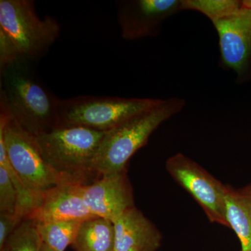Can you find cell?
I'll return each instance as SVG.
<instances>
[{"instance_id": "cell-1", "label": "cell", "mask_w": 251, "mask_h": 251, "mask_svg": "<svg viewBox=\"0 0 251 251\" xmlns=\"http://www.w3.org/2000/svg\"><path fill=\"white\" fill-rule=\"evenodd\" d=\"M29 63L21 59L0 74V99L14 120L37 136L57 126L59 99L34 75Z\"/></svg>"}, {"instance_id": "cell-2", "label": "cell", "mask_w": 251, "mask_h": 251, "mask_svg": "<svg viewBox=\"0 0 251 251\" xmlns=\"http://www.w3.org/2000/svg\"><path fill=\"white\" fill-rule=\"evenodd\" d=\"M185 105L184 99L179 97L161 99L152 108L105 131L94 158V173L103 175L125 171L130 158L148 143L150 135Z\"/></svg>"}, {"instance_id": "cell-3", "label": "cell", "mask_w": 251, "mask_h": 251, "mask_svg": "<svg viewBox=\"0 0 251 251\" xmlns=\"http://www.w3.org/2000/svg\"><path fill=\"white\" fill-rule=\"evenodd\" d=\"M105 131L80 126H57L36 136L49 166L73 182L85 184Z\"/></svg>"}, {"instance_id": "cell-4", "label": "cell", "mask_w": 251, "mask_h": 251, "mask_svg": "<svg viewBox=\"0 0 251 251\" xmlns=\"http://www.w3.org/2000/svg\"><path fill=\"white\" fill-rule=\"evenodd\" d=\"M0 141L4 143L10 164L28 189L41 199L51 188L73 182L54 171L41 153L35 135L11 116L0 99Z\"/></svg>"}, {"instance_id": "cell-5", "label": "cell", "mask_w": 251, "mask_h": 251, "mask_svg": "<svg viewBox=\"0 0 251 251\" xmlns=\"http://www.w3.org/2000/svg\"><path fill=\"white\" fill-rule=\"evenodd\" d=\"M161 100L95 96L59 99L57 126H80L108 131L137 114L152 108Z\"/></svg>"}, {"instance_id": "cell-6", "label": "cell", "mask_w": 251, "mask_h": 251, "mask_svg": "<svg viewBox=\"0 0 251 251\" xmlns=\"http://www.w3.org/2000/svg\"><path fill=\"white\" fill-rule=\"evenodd\" d=\"M0 28L14 43L23 60L29 62L47 53L61 31L55 18L39 17L31 0H0Z\"/></svg>"}, {"instance_id": "cell-7", "label": "cell", "mask_w": 251, "mask_h": 251, "mask_svg": "<svg viewBox=\"0 0 251 251\" xmlns=\"http://www.w3.org/2000/svg\"><path fill=\"white\" fill-rule=\"evenodd\" d=\"M167 169L202 206L209 219L228 226L226 214L227 188L181 153L168 160Z\"/></svg>"}, {"instance_id": "cell-8", "label": "cell", "mask_w": 251, "mask_h": 251, "mask_svg": "<svg viewBox=\"0 0 251 251\" xmlns=\"http://www.w3.org/2000/svg\"><path fill=\"white\" fill-rule=\"evenodd\" d=\"M182 0H124L117 1V21L125 40L155 37L168 18L182 11Z\"/></svg>"}, {"instance_id": "cell-9", "label": "cell", "mask_w": 251, "mask_h": 251, "mask_svg": "<svg viewBox=\"0 0 251 251\" xmlns=\"http://www.w3.org/2000/svg\"><path fill=\"white\" fill-rule=\"evenodd\" d=\"M214 25L218 36L221 63L245 80L251 72V9L242 1V6L228 18Z\"/></svg>"}, {"instance_id": "cell-10", "label": "cell", "mask_w": 251, "mask_h": 251, "mask_svg": "<svg viewBox=\"0 0 251 251\" xmlns=\"http://www.w3.org/2000/svg\"><path fill=\"white\" fill-rule=\"evenodd\" d=\"M91 184H83L82 195L91 212L114 223L133 207V196L125 171L101 175Z\"/></svg>"}, {"instance_id": "cell-11", "label": "cell", "mask_w": 251, "mask_h": 251, "mask_svg": "<svg viewBox=\"0 0 251 251\" xmlns=\"http://www.w3.org/2000/svg\"><path fill=\"white\" fill-rule=\"evenodd\" d=\"M80 183H68L51 188L43 196L40 205L27 218L36 224L85 221L97 217L86 204Z\"/></svg>"}, {"instance_id": "cell-12", "label": "cell", "mask_w": 251, "mask_h": 251, "mask_svg": "<svg viewBox=\"0 0 251 251\" xmlns=\"http://www.w3.org/2000/svg\"><path fill=\"white\" fill-rule=\"evenodd\" d=\"M113 224L114 251H156L161 247L159 231L134 206L126 211Z\"/></svg>"}, {"instance_id": "cell-13", "label": "cell", "mask_w": 251, "mask_h": 251, "mask_svg": "<svg viewBox=\"0 0 251 251\" xmlns=\"http://www.w3.org/2000/svg\"><path fill=\"white\" fill-rule=\"evenodd\" d=\"M72 247L74 251H114L113 223L100 217L85 220Z\"/></svg>"}, {"instance_id": "cell-14", "label": "cell", "mask_w": 251, "mask_h": 251, "mask_svg": "<svg viewBox=\"0 0 251 251\" xmlns=\"http://www.w3.org/2000/svg\"><path fill=\"white\" fill-rule=\"evenodd\" d=\"M226 214L229 227L240 241L242 251H251V204L244 193L227 188Z\"/></svg>"}, {"instance_id": "cell-15", "label": "cell", "mask_w": 251, "mask_h": 251, "mask_svg": "<svg viewBox=\"0 0 251 251\" xmlns=\"http://www.w3.org/2000/svg\"><path fill=\"white\" fill-rule=\"evenodd\" d=\"M83 221L36 224L41 240L54 251H65L72 246Z\"/></svg>"}, {"instance_id": "cell-16", "label": "cell", "mask_w": 251, "mask_h": 251, "mask_svg": "<svg viewBox=\"0 0 251 251\" xmlns=\"http://www.w3.org/2000/svg\"><path fill=\"white\" fill-rule=\"evenodd\" d=\"M242 1L237 0H182L181 9L197 11L209 18L211 23L221 21L237 13Z\"/></svg>"}, {"instance_id": "cell-17", "label": "cell", "mask_w": 251, "mask_h": 251, "mask_svg": "<svg viewBox=\"0 0 251 251\" xmlns=\"http://www.w3.org/2000/svg\"><path fill=\"white\" fill-rule=\"evenodd\" d=\"M9 251H41V240L36 223L24 219L5 244Z\"/></svg>"}, {"instance_id": "cell-18", "label": "cell", "mask_w": 251, "mask_h": 251, "mask_svg": "<svg viewBox=\"0 0 251 251\" xmlns=\"http://www.w3.org/2000/svg\"><path fill=\"white\" fill-rule=\"evenodd\" d=\"M17 207V191L6 168L0 166V213L16 214Z\"/></svg>"}, {"instance_id": "cell-19", "label": "cell", "mask_w": 251, "mask_h": 251, "mask_svg": "<svg viewBox=\"0 0 251 251\" xmlns=\"http://www.w3.org/2000/svg\"><path fill=\"white\" fill-rule=\"evenodd\" d=\"M21 59L22 57L18 48L0 28V74Z\"/></svg>"}, {"instance_id": "cell-20", "label": "cell", "mask_w": 251, "mask_h": 251, "mask_svg": "<svg viewBox=\"0 0 251 251\" xmlns=\"http://www.w3.org/2000/svg\"><path fill=\"white\" fill-rule=\"evenodd\" d=\"M23 220L16 214L0 213V250Z\"/></svg>"}, {"instance_id": "cell-21", "label": "cell", "mask_w": 251, "mask_h": 251, "mask_svg": "<svg viewBox=\"0 0 251 251\" xmlns=\"http://www.w3.org/2000/svg\"><path fill=\"white\" fill-rule=\"evenodd\" d=\"M243 193H244V194H245V196H247L249 202H250L251 204V186L250 188L246 189Z\"/></svg>"}, {"instance_id": "cell-22", "label": "cell", "mask_w": 251, "mask_h": 251, "mask_svg": "<svg viewBox=\"0 0 251 251\" xmlns=\"http://www.w3.org/2000/svg\"><path fill=\"white\" fill-rule=\"evenodd\" d=\"M41 251H54L53 250H52V249H50L49 247H47V246L46 245V244H44V243H43V246H42V249H41Z\"/></svg>"}, {"instance_id": "cell-23", "label": "cell", "mask_w": 251, "mask_h": 251, "mask_svg": "<svg viewBox=\"0 0 251 251\" xmlns=\"http://www.w3.org/2000/svg\"><path fill=\"white\" fill-rule=\"evenodd\" d=\"M243 2H244L246 6H249L251 9V0H244V1H243Z\"/></svg>"}, {"instance_id": "cell-24", "label": "cell", "mask_w": 251, "mask_h": 251, "mask_svg": "<svg viewBox=\"0 0 251 251\" xmlns=\"http://www.w3.org/2000/svg\"><path fill=\"white\" fill-rule=\"evenodd\" d=\"M0 251H9V250H8L7 247H6V246H4V247L1 250H0Z\"/></svg>"}]
</instances>
